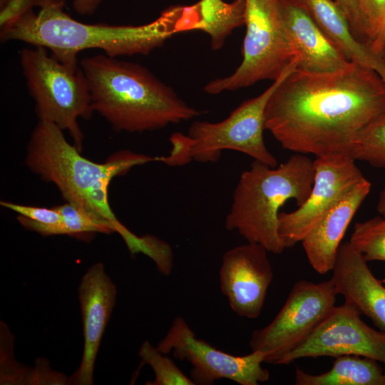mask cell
<instances>
[{
    "instance_id": "cell-9",
    "label": "cell",
    "mask_w": 385,
    "mask_h": 385,
    "mask_svg": "<svg viewBox=\"0 0 385 385\" xmlns=\"http://www.w3.org/2000/svg\"><path fill=\"white\" fill-rule=\"evenodd\" d=\"M337 295L332 279L319 283L297 282L273 320L253 331L249 342L251 350L262 352L265 362L275 364L327 317L335 307Z\"/></svg>"
},
{
    "instance_id": "cell-36",
    "label": "cell",
    "mask_w": 385,
    "mask_h": 385,
    "mask_svg": "<svg viewBox=\"0 0 385 385\" xmlns=\"http://www.w3.org/2000/svg\"><path fill=\"white\" fill-rule=\"evenodd\" d=\"M381 281L382 282L385 283V279H382Z\"/></svg>"
},
{
    "instance_id": "cell-31",
    "label": "cell",
    "mask_w": 385,
    "mask_h": 385,
    "mask_svg": "<svg viewBox=\"0 0 385 385\" xmlns=\"http://www.w3.org/2000/svg\"><path fill=\"white\" fill-rule=\"evenodd\" d=\"M173 145L168 156L158 157V161L163 162L168 165H182L191 161L189 155V137L181 133H173L170 138Z\"/></svg>"
},
{
    "instance_id": "cell-21",
    "label": "cell",
    "mask_w": 385,
    "mask_h": 385,
    "mask_svg": "<svg viewBox=\"0 0 385 385\" xmlns=\"http://www.w3.org/2000/svg\"><path fill=\"white\" fill-rule=\"evenodd\" d=\"M350 155L355 160L385 169V108L356 135Z\"/></svg>"
},
{
    "instance_id": "cell-3",
    "label": "cell",
    "mask_w": 385,
    "mask_h": 385,
    "mask_svg": "<svg viewBox=\"0 0 385 385\" xmlns=\"http://www.w3.org/2000/svg\"><path fill=\"white\" fill-rule=\"evenodd\" d=\"M80 68L93 111L116 130L151 131L200 114L140 64L99 54L82 59Z\"/></svg>"
},
{
    "instance_id": "cell-8",
    "label": "cell",
    "mask_w": 385,
    "mask_h": 385,
    "mask_svg": "<svg viewBox=\"0 0 385 385\" xmlns=\"http://www.w3.org/2000/svg\"><path fill=\"white\" fill-rule=\"evenodd\" d=\"M297 62L256 97L242 102L225 119L216 123L196 120L188 130L189 155L200 163L217 162L225 150L246 154L255 160L276 167V158L267 149L263 133L267 102L280 83L297 69Z\"/></svg>"
},
{
    "instance_id": "cell-17",
    "label": "cell",
    "mask_w": 385,
    "mask_h": 385,
    "mask_svg": "<svg viewBox=\"0 0 385 385\" xmlns=\"http://www.w3.org/2000/svg\"><path fill=\"white\" fill-rule=\"evenodd\" d=\"M371 188V183L366 178L356 184L301 242L309 263L319 274L332 270L342 240Z\"/></svg>"
},
{
    "instance_id": "cell-33",
    "label": "cell",
    "mask_w": 385,
    "mask_h": 385,
    "mask_svg": "<svg viewBox=\"0 0 385 385\" xmlns=\"http://www.w3.org/2000/svg\"><path fill=\"white\" fill-rule=\"evenodd\" d=\"M368 46L374 53L382 58L385 53V22L379 34Z\"/></svg>"
},
{
    "instance_id": "cell-32",
    "label": "cell",
    "mask_w": 385,
    "mask_h": 385,
    "mask_svg": "<svg viewBox=\"0 0 385 385\" xmlns=\"http://www.w3.org/2000/svg\"><path fill=\"white\" fill-rule=\"evenodd\" d=\"M102 1L103 0H73V7L74 11L80 15H92Z\"/></svg>"
},
{
    "instance_id": "cell-25",
    "label": "cell",
    "mask_w": 385,
    "mask_h": 385,
    "mask_svg": "<svg viewBox=\"0 0 385 385\" xmlns=\"http://www.w3.org/2000/svg\"><path fill=\"white\" fill-rule=\"evenodd\" d=\"M13 336L1 321V384H28L31 369L17 363L13 356Z\"/></svg>"
},
{
    "instance_id": "cell-5",
    "label": "cell",
    "mask_w": 385,
    "mask_h": 385,
    "mask_svg": "<svg viewBox=\"0 0 385 385\" xmlns=\"http://www.w3.org/2000/svg\"><path fill=\"white\" fill-rule=\"evenodd\" d=\"M314 178V160L304 154L296 153L276 167L255 160L242 172L234 190L226 229L269 252L282 253L286 247L278 232L279 209L289 200L302 205Z\"/></svg>"
},
{
    "instance_id": "cell-30",
    "label": "cell",
    "mask_w": 385,
    "mask_h": 385,
    "mask_svg": "<svg viewBox=\"0 0 385 385\" xmlns=\"http://www.w3.org/2000/svg\"><path fill=\"white\" fill-rule=\"evenodd\" d=\"M29 384H70L69 378L60 372L52 370L48 361L38 359L36 366L31 369Z\"/></svg>"
},
{
    "instance_id": "cell-2",
    "label": "cell",
    "mask_w": 385,
    "mask_h": 385,
    "mask_svg": "<svg viewBox=\"0 0 385 385\" xmlns=\"http://www.w3.org/2000/svg\"><path fill=\"white\" fill-rule=\"evenodd\" d=\"M65 2L31 10L11 26L1 29V42L15 40L46 48L62 63L78 68V53L98 48L117 58L147 55L178 33L193 31L187 6H170L154 21L138 26L79 22L63 11Z\"/></svg>"
},
{
    "instance_id": "cell-19",
    "label": "cell",
    "mask_w": 385,
    "mask_h": 385,
    "mask_svg": "<svg viewBox=\"0 0 385 385\" xmlns=\"http://www.w3.org/2000/svg\"><path fill=\"white\" fill-rule=\"evenodd\" d=\"M332 368L320 374H310L297 368L296 385H385V373L373 359L342 355Z\"/></svg>"
},
{
    "instance_id": "cell-10",
    "label": "cell",
    "mask_w": 385,
    "mask_h": 385,
    "mask_svg": "<svg viewBox=\"0 0 385 385\" xmlns=\"http://www.w3.org/2000/svg\"><path fill=\"white\" fill-rule=\"evenodd\" d=\"M157 348L163 354L188 361L192 369L190 377L195 384L211 385L227 379L240 385H258L267 381L270 373L262 367L265 355L252 351L244 356H235L212 346L197 338L186 321L176 317Z\"/></svg>"
},
{
    "instance_id": "cell-11",
    "label": "cell",
    "mask_w": 385,
    "mask_h": 385,
    "mask_svg": "<svg viewBox=\"0 0 385 385\" xmlns=\"http://www.w3.org/2000/svg\"><path fill=\"white\" fill-rule=\"evenodd\" d=\"M355 305L344 302L299 345L276 362L287 365L302 358L356 355L385 364V332L377 331L361 318Z\"/></svg>"
},
{
    "instance_id": "cell-1",
    "label": "cell",
    "mask_w": 385,
    "mask_h": 385,
    "mask_svg": "<svg viewBox=\"0 0 385 385\" xmlns=\"http://www.w3.org/2000/svg\"><path fill=\"white\" fill-rule=\"evenodd\" d=\"M385 108V83L351 63L325 73L295 70L270 96L265 128L284 149L315 157L350 155L359 132Z\"/></svg>"
},
{
    "instance_id": "cell-26",
    "label": "cell",
    "mask_w": 385,
    "mask_h": 385,
    "mask_svg": "<svg viewBox=\"0 0 385 385\" xmlns=\"http://www.w3.org/2000/svg\"><path fill=\"white\" fill-rule=\"evenodd\" d=\"M65 0H0V28L5 29L35 7L39 9Z\"/></svg>"
},
{
    "instance_id": "cell-6",
    "label": "cell",
    "mask_w": 385,
    "mask_h": 385,
    "mask_svg": "<svg viewBox=\"0 0 385 385\" xmlns=\"http://www.w3.org/2000/svg\"><path fill=\"white\" fill-rule=\"evenodd\" d=\"M34 46L21 51L20 63L39 120L67 130L81 151L83 135L78 120L93 112L86 77L80 67L68 66L46 48Z\"/></svg>"
},
{
    "instance_id": "cell-35",
    "label": "cell",
    "mask_w": 385,
    "mask_h": 385,
    "mask_svg": "<svg viewBox=\"0 0 385 385\" xmlns=\"http://www.w3.org/2000/svg\"><path fill=\"white\" fill-rule=\"evenodd\" d=\"M382 59H383V61H384V63H385V53L383 55Z\"/></svg>"
},
{
    "instance_id": "cell-13",
    "label": "cell",
    "mask_w": 385,
    "mask_h": 385,
    "mask_svg": "<svg viewBox=\"0 0 385 385\" xmlns=\"http://www.w3.org/2000/svg\"><path fill=\"white\" fill-rule=\"evenodd\" d=\"M269 252L260 244L247 242L226 251L220 268V286L231 309L250 319L262 312L273 279Z\"/></svg>"
},
{
    "instance_id": "cell-20",
    "label": "cell",
    "mask_w": 385,
    "mask_h": 385,
    "mask_svg": "<svg viewBox=\"0 0 385 385\" xmlns=\"http://www.w3.org/2000/svg\"><path fill=\"white\" fill-rule=\"evenodd\" d=\"M192 6L198 19L196 30L209 35L214 50L221 48L232 31L245 24L244 0H200Z\"/></svg>"
},
{
    "instance_id": "cell-15",
    "label": "cell",
    "mask_w": 385,
    "mask_h": 385,
    "mask_svg": "<svg viewBox=\"0 0 385 385\" xmlns=\"http://www.w3.org/2000/svg\"><path fill=\"white\" fill-rule=\"evenodd\" d=\"M278 5L284 27L298 53L297 70L325 73L351 63L297 0H278Z\"/></svg>"
},
{
    "instance_id": "cell-22",
    "label": "cell",
    "mask_w": 385,
    "mask_h": 385,
    "mask_svg": "<svg viewBox=\"0 0 385 385\" xmlns=\"http://www.w3.org/2000/svg\"><path fill=\"white\" fill-rule=\"evenodd\" d=\"M138 355L141 362L134 372L131 382L135 381L143 366L149 365L155 374V379L148 381L147 385H195L190 377L187 376L167 354L148 341L142 344Z\"/></svg>"
},
{
    "instance_id": "cell-23",
    "label": "cell",
    "mask_w": 385,
    "mask_h": 385,
    "mask_svg": "<svg viewBox=\"0 0 385 385\" xmlns=\"http://www.w3.org/2000/svg\"><path fill=\"white\" fill-rule=\"evenodd\" d=\"M349 242L367 262H385V217L356 222Z\"/></svg>"
},
{
    "instance_id": "cell-29",
    "label": "cell",
    "mask_w": 385,
    "mask_h": 385,
    "mask_svg": "<svg viewBox=\"0 0 385 385\" xmlns=\"http://www.w3.org/2000/svg\"><path fill=\"white\" fill-rule=\"evenodd\" d=\"M344 11L355 36L367 43V25L359 0H334Z\"/></svg>"
},
{
    "instance_id": "cell-14",
    "label": "cell",
    "mask_w": 385,
    "mask_h": 385,
    "mask_svg": "<svg viewBox=\"0 0 385 385\" xmlns=\"http://www.w3.org/2000/svg\"><path fill=\"white\" fill-rule=\"evenodd\" d=\"M117 289L101 262L91 265L78 287L83 350L80 366L69 377L70 384H93L95 363L102 337L115 304Z\"/></svg>"
},
{
    "instance_id": "cell-18",
    "label": "cell",
    "mask_w": 385,
    "mask_h": 385,
    "mask_svg": "<svg viewBox=\"0 0 385 385\" xmlns=\"http://www.w3.org/2000/svg\"><path fill=\"white\" fill-rule=\"evenodd\" d=\"M346 59L375 71L385 83V63L359 39L347 16L334 0H297Z\"/></svg>"
},
{
    "instance_id": "cell-34",
    "label": "cell",
    "mask_w": 385,
    "mask_h": 385,
    "mask_svg": "<svg viewBox=\"0 0 385 385\" xmlns=\"http://www.w3.org/2000/svg\"><path fill=\"white\" fill-rule=\"evenodd\" d=\"M376 209L379 213L385 217V186L379 194Z\"/></svg>"
},
{
    "instance_id": "cell-28",
    "label": "cell",
    "mask_w": 385,
    "mask_h": 385,
    "mask_svg": "<svg viewBox=\"0 0 385 385\" xmlns=\"http://www.w3.org/2000/svg\"><path fill=\"white\" fill-rule=\"evenodd\" d=\"M367 25V45L380 32L385 22V0H359Z\"/></svg>"
},
{
    "instance_id": "cell-24",
    "label": "cell",
    "mask_w": 385,
    "mask_h": 385,
    "mask_svg": "<svg viewBox=\"0 0 385 385\" xmlns=\"http://www.w3.org/2000/svg\"><path fill=\"white\" fill-rule=\"evenodd\" d=\"M56 207L61 217V235L83 239L97 232L105 234L115 232L111 222L96 217L71 203L66 202Z\"/></svg>"
},
{
    "instance_id": "cell-16",
    "label": "cell",
    "mask_w": 385,
    "mask_h": 385,
    "mask_svg": "<svg viewBox=\"0 0 385 385\" xmlns=\"http://www.w3.org/2000/svg\"><path fill=\"white\" fill-rule=\"evenodd\" d=\"M332 271L337 294L385 332V283L375 277L349 242L341 244Z\"/></svg>"
},
{
    "instance_id": "cell-27",
    "label": "cell",
    "mask_w": 385,
    "mask_h": 385,
    "mask_svg": "<svg viewBox=\"0 0 385 385\" xmlns=\"http://www.w3.org/2000/svg\"><path fill=\"white\" fill-rule=\"evenodd\" d=\"M0 205L19 215L39 223L47 225H58L61 222V217L56 207L52 208L24 205L9 201H1Z\"/></svg>"
},
{
    "instance_id": "cell-7",
    "label": "cell",
    "mask_w": 385,
    "mask_h": 385,
    "mask_svg": "<svg viewBox=\"0 0 385 385\" xmlns=\"http://www.w3.org/2000/svg\"><path fill=\"white\" fill-rule=\"evenodd\" d=\"M246 32L242 59L230 76L207 83L204 91L218 94L275 81L298 62L297 51L282 20L278 0H244Z\"/></svg>"
},
{
    "instance_id": "cell-12",
    "label": "cell",
    "mask_w": 385,
    "mask_h": 385,
    "mask_svg": "<svg viewBox=\"0 0 385 385\" xmlns=\"http://www.w3.org/2000/svg\"><path fill=\"white\" fill-rule=\"evenodd\" d=\"M347 154L317 157L314 178L305 202L290 212H281L278 232L286 248L300 242L324 215L366 178Z\"/></svg>"
},
{
    "instance_id": "cell-4",
    "label": "cell",
    "mask_w": 385,
    "mask_h": 385,
    "mask_svg": "<svg viewBox=\"0 0 385 385\" xmlns=\"http://www.w3.org/2000/svg\"><path fill=\"white\" fill-rule=\"evenodd\" d=\"M63 131L53 123L38 120L26 149L27 167L44 181L53 183L66 202L111 222L123 239L130 230L110 206L109 185L115 177L126 174L136 165L158 161V157L123 150L105 163H95L81 155Z\"/></svg>"
}]
</instances>
